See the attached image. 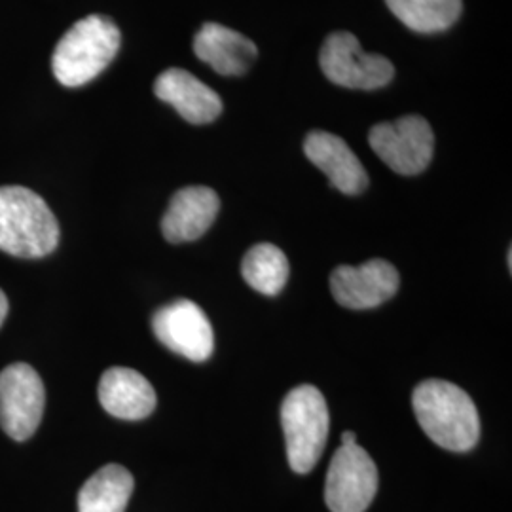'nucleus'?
I'll return each instance as SVG.
<instances>
[{
    "mask_svg": "<svg viewBox=\"0 0 512 512\" xmlns=\"http://www.w3.org/2000/svg\"><path fill=\"white\" fill-rule=\"evenodd\" d=\"M120 31L105 16L92 14L80 19L59 40L52 69L59 84L80 88L97 78L120 50Z\"/></svg>",
    "mask_w": 512,
    "mask_h": 512,
    "instance_id": "7ed1b4c3",
    "label": "nucleus"
},
{
    "mask_svg": "<svg viewBox=\"0 0 512 512\" xmlns=\"http://www.w3.org/2000/svg\"><path fill=\"white\" fill-rule=\"evenodd\" d=\"M219 194L207 186L179 190L165 211L162 234L169 243H188L202 238L217 219Z\"/></svg>",
    "mask_w": 512,
    "mask_h": 512,
    "instance_id": "f8f14e48",
    "label": "nucleus"
},
{
    "mask_svg": "<svg viewBox=\"0 0 512 512\" xmlns=\"http://www.w3.org/2000/svg\"><path fill=\"white\" fill-rule=\"evenodd\" d=\"M241 274L256 293L275 296L289 281V260L272 243H258L247 251L241 264Z\"/></svg>",
    "mask_w": 512,
    "mask_h": 512,
    "instance_id": "a211bd4d",
    "label": "nucleus"
},
{
    "mask_svg": "<svg viewBox=\"0 0 512 512\" xmlns=\"http://www.w3.org/2000/svg\"><path fill=\"white\" fill-rule=\"evenodd\" d=\"M59 224L37 192L23 186L0 188V251L18 258L54 253Z\"/></svg>",
    "mask_w": 512,
    "mask_h": 512,
    "instance_id": "f03ea898",
    "label": "nucleus"
},
{
    "mask_svg": "<svg viewBox=\"0 0 512 512\" xmlns=\"http://www.w3.org/2000/svg\"><path fill=\"white\" fill-rule=\"evenodd\" d=\"M351 444H357V435L353 431H346L342 435V446H351Z\"/></svg>",
    "mask_w": 512,
    "mask_h": 512,
    "instance_id": "aec40b11",
    "label": "nucleus"
},
{
    "mask_svg": "<svg viewBox=\"0 0 512 512\" xmlns=\"http://www.w3.org/2000/svg\"><path fill=\"white\" fill-rule=\"evenodd\" d=\"M329 406L315 385H298L281 404L287 458L294 473L308 475L329 437Z\"/></svg>",
    "mask_w": 512,
    "mask_h": 512,
    "instance_id": "20e7f679",
    "label": "nucleus"
},
{
    "mask_svg": "<svg viewBox=\"0 0 512 512\" xmlns=\"http://www.w3.org/2000/svg\"><path fill=\"white\" fill-rule=\"evenodd\" d=\"M135 480L122 465H105L78 492V512H126Z\"/></svg>",
    "mask_w": 512,
    "mask_h": 512,
    "instance_id": "dca6fc26",
    "label": "nucleus"
},
{
    "mask_svg": "<svg viewBox=\"0 0 512 512\" xmlns=\"http://www.w3.org/2000/svg\"><path fill=\"white\" fill-rule=\"evenodd\" d=\"M401 285L397 268L372 258L361 266H338L330 275L334 300L349 310H372L391 300Z\"/></svg>",
    "mask_w": 512,
    "mask_h": 512,
    "instance_id": "9d476101",
    "label": "nucleus"
},
{
    "mask_svg": "<svg viewBox=\"0 0 512 512\" xmlns=\"http://www.w3.org/2000/svg\"><path fill=\"white\" fill-rule=\"evenodd\" d=\"M154 93L177 110L186 122L196 126L211 124L222 112L217 92L183 69H167L160 74L154 82Z\"/></svg>",
    "mask_w": 512,
    "mask_h": 512,
    "instance_id": "ddd939ff",
    "label": "nucleus"
},
{
    "mask_svg": "<svg viewBox=\"0 0 512 512\" xmlns=\"http://www.w3.org/2000/svg\"><path fill=\"white\" fill-rule=\"evenodd\" d=\"M414 414L425 435L450 452H469L480 439V418L473 399L446 380H425L412 395Z\"/></svg>",
    "mask_w": 512,
    "mask_h": 512,
    "instance_id": "f257e3e1",
    "label": "nucleus"
},
{
    "mask_svg": "<svg viewBox=\"0 0 512 512\" xmlns=\"http://www.w3.org/2000/svg\"><path fill=\"white\" fill-rule=\"evenodd\" d=\"M46 406V389L33 366L14 363L0 372V427L10 439H31Z\"/></svg>",
    "mask_w": 512,
    "mask_h": 512,
    "instance_id": "0eeeda50",
    "label": "nucleus"
},
{
    "mask_svg": "<svg viewBox=\"0 0 512 512\" xmlns=\"http://www.w3.org/2000/svg\"><path fill=\"white\" fill-rule=\"evenodd\" d=\"M378 492V467L359 444L340 446L330 461L325 501L332 512H365Z\"/></svg>",
    "mask_w": 512,
    "mask_h": 512,
    "instance_id": "6e6552de",
    "label": "nucleus"
},
{
    "mask_svg": "<svg viewBox=\"0 0 512 512\" xmlns=\"http://www.w3.org/2000/svg\"><path fill=\"white\" fill-rule=\"evenodd\" d=\"M319 65L332 84L349 90H380L395 76V67L387 57L365 54L359 38L346 31L332 33L323 42Z\"/></svg>",
    "mask_w": 512,
    "mask_h": 512,
    "instance_id": "39448f33",
    "label": "nucleus"
},
{
    "mask_svg": "<svg viewBox=\"0 0 512 512\" xmlns=\"http://www.w3.org/2000/svg\"><path fill=\"white\" fill-rule=\"evenodd\" d=\"M99 403L110 416L137 421L148 418L156 408V391L147 378L126 366H112L99 382Z\"/></svg>",
    "mask_w": 512,
    "mask_h": 512,
    "instance_id": "4468645a",
    "label": "nucleus"
},
{
    "mask_svg": "<svg viewBox=\"0 0 512 512\" xmlns=\"http://www.w3.org/2000/svg\"><path fill=\"white\" fill-rule=\"evenodd\" d=\"M304 152L342 194L357 196L365 192L368 186L365 167L342 137L329 131H311L304 141Z\"/></svg>",
    "mask_w": 512,
    "mask_h": 512,
    "instance_id": "9b49d317",
    "label": "nucleus"
},
{
    "mask_svg": "<svg viewBox=\"0 0 512 512\" xmlns=\"http://www.w3.org/2000/svg\"><path fill=\"white\" fill-rule=\"evenodd\" d=\"M194 52L222 76L247 73L258 55L255 42L219 23H205L194 38Z\"/></svg>",
    "mask_w": 512,
    "mask_h": 512,
    "instance_id": "2eb2a0df",
    "label": "nucleus"
},
{
    "mask_svg": "<svg viewBox=\"0 0 512 512\" xmlns=\"http://www.w3.org/2000/svg\"><path fill=\"white\" fill-rule=\"evenodd\" d=\"M6 315H8V298H6V294L2 293V289H0V327H2L4 319H6Z\"/></svg>",
    "mask_w": 512,
    "mask_h": 512,
    "instance_id": "6ab92c4d",
    "label": "nucleus"
},
{
    "mask_svg": "<svg viewBox=\"0 0 512 512\" xmlns=\"http://www.w3.org/2000/svg\"><path fill=\"white\" fill-rule=\"evenodd\" d=\"M385 4L410 31L423 35L450 29L463 10L461 0H385Z\"/></svg>",
    "mask_w": 512,
    "mask_h": 512,
    "instance_id": "f3484780",
    "label": "nucleus"
},
{
    "mask_svg": "<svg viewBox=\"0 0 512 512\" xmlns=\"http://www.w3.org/2000/svg\"><path fill=\"white\" fill-rule=\"evenodd\" d=\"M156 338L192 363H203L213 355L215 334L205 311L192 300H177L154 313Z\"/></svg>",
    "mask_w": 512,
    "mask_h": 512,
    "instance_id": "1a4fd4ad",
    "label": "nucleus"
},
{
    "mask_svg": "<svg viewBox=\"0 0 512 512\" xmlns=\"http://www.w3.org/2000/svg\"><path fill=\"white\" fill-rule=\"evenodd\" d=\"M368 143L378 158L399 175H420L433 160L435 135L421 116H403L370 129Z\"/></svg>",
    "mask_w": 512,
    "mask_h": 512,
    "instance_id": "423d86ee",
    "label": "nucleus"
}]
</instances>
